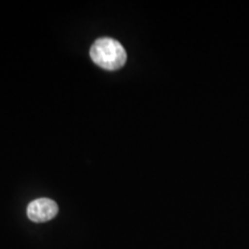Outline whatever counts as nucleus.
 Masks as SVG:
<instances>
[{
	"mask_svg": "<svg viewBox=\"0 0 249 249\" xmlns=\"http://www.w3.org/2000/svg\"><path fill=\"white\" fill-rule=\"evenodd\" d=\"M58 213V205L50 198H37L28 205L27 214L35 223H44L53 219Z\"/></svg>",
	"mask_w": 249,
	"mask_h": 249,
	"instance_id": "obj_2",
	"label": "nucleus"
},
{
	"mask_svg": "<svg viewBox=\"0 0 249 249\" xmlns=\"http://www.w3.org/2000/svg\"><path fill=\"white\" fill-rule=\"evenodd\" d=\"M90 57L99 67L107 71L119 70L126 64V50L113 38H99L90 49Z\"/></svg>",
	"mask_w": 249,
	"mask_h": 249,
	"instance_id": "obj_1",
	"label": "nucleus"
}]
</instances>
